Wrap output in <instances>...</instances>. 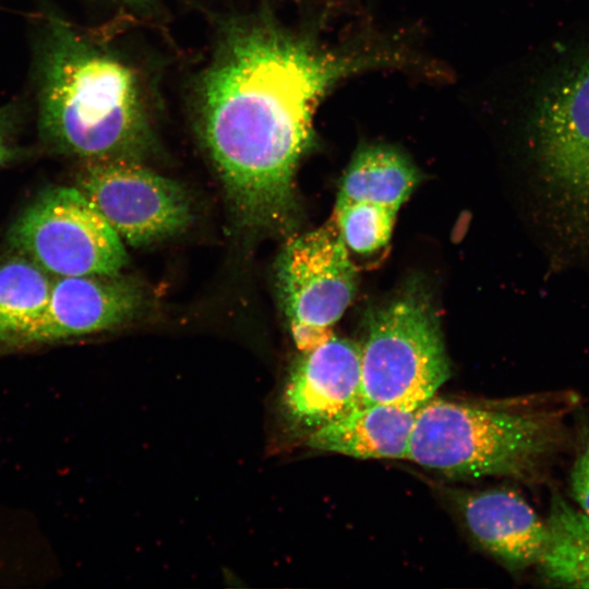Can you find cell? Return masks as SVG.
Instances as JSON below:
<instances>
[{
  "label": "cell",
  "instance_id": "obj_2",
  "mask_svg": "<svg viewBox=\"0 0 589 589\" xmlns=\"http://www.w3.org/2000/svg\"><path fill=\"white\" fill-rule=\"evenodd\" d=\"M38 123L56 151L85 161H140L151 143L133 71L50 14L40 61Z\"/></svg>",
  "mask_w": 589,
  "mask_h": 589
},
{
  "label": "cell",
  "instance_id": "obj_7",
  "mask_svg": "<svg viewBox=\"0 0 589 589\" xmlns=\"http://www.w3.org/2000/svg\"><path fill=\"white\" fill-rule=\"evenodd\" d=\"M276 278L298 349L308 351L330 339L357 288L349 249L335 224L290 240L278 257Z\"/></svg>",
  "mask_w": 589,
  "mask_h": 589
},
{
  "label": "cell",
  "instance_id": "obj_19",
  "mask_svg": "<svg viewBox=\"0 0 589 589\" xmlns=\"http://www.w3.org/2000/svg\"><path fill=\"white\" fill-rule=\"evenodd\" d=\"M123 1H129V2H140L142 0H123Z\"/></svg>",
  "mask_w": 589,
  "mask_h": 589
},
{
  "label": "cell",
  "instance_id": "obj_5",
  "mask_svg": "<svg viewBox=\"0 0 589 589\" xmlns=\"http://www.w3.org/2000/svg\"><path fill=\"white\" fill-rule=\"evenodd\" d=\"M360 347L361 405L420 408L450 376L438 320L419 294L374 311Z\"/></svg>",
  "mask_w": 589,
  "mask_h": 589
},
{
  "label": "cell",
  "instance_id": "obj_18",
  "mask_svg": "<svg viewBox=\"0 0 589 589\" xmlns=\"http://www.w3.org/2000/svg\"><path fill=\"white\" fill-rule=\"evenodd\" d=\"M14 111L10 107L0 109V128L12 127Z\"/></svg>",
  "mask_w": 589,
  "mask_h": 589
},
{
  "label": "cell",
  "instance_id": "obj_6",
  "mask_svg": "<svg viewBox=\"0 0 589 589\" xmlns=\"http://www.w3.org/2000/svg\"><path fill=\"white\" fill-rule=\"evenodd\" d=\"M10 240L57 276L118 275L128 263L121 238L74 188L40 194L15 221Z\"/></svg>",
  "mask_w": 589,
  "mask_h": 589
},
{
  "label": "cell",
  "instance_id": "obj_11",
  "mask_svg": "<svg viewBox=\"0 0 589 589\" xmlns=\"http://www.w3.org/2000/svg\"><path fill=\"white\" fill-rule=\"evenodd\" d=\"M145 301L142 286L120 274L58 276L26 342L52 341L116 327L139 314Z\"/></svg>",
  "mask_w": 589,
  "mask_h": 589
},
{
  "label": "cell",
  "instance_id": "obj_17",
  "mask_svg": "<svg viewBox=\"0 0 589 589\" xmlns=\"http://www.w3.org/2000/svg\"><path fill=\"white\" fill-rule=\"evenodd\" d=\"M11 127L0 128V166L11 160L16 155V151L11 147L4 140Z\"/></svg>",
  "mask_w": 589,
  "mask_h": 589
},
{
  "label": "cell",
  "instance_id": "obj_14",
  "mask_svg": "<svg viewBox=\"0 0 589 589\" xmlns=\"http://www.w3.org/2000/svg\"><path fill=\"white\" fill-rule=\"evenodd\" d=\"M546 542L537 564L550 582L589 588V517L560 495L552 500Z\"/></svg>",
  "mask_w": 589,
  "mask_h": 589
},
{
  "label": "cell",
  "instance_id": "obj_16",
  "mask_svg": "<svg viewBox=\"0 0 589 589\" xmlns=\"http://www.w3.org/2000/svg\"><path fill=\"white\" fill-rule=\"evenodd\" d=\"M569 479L577 508L589 517V434L577 453Z\"/></svg>",
  "mask_w": 589,
  "mask_h": 589
},
{
  "label": "cell",
  "instance_id": "obj_4",
  "mask_svg": "<svg viewBox=\"0 0 589 589\" xmlns=\"http://www.w3.org/2000/svg\"><path fill=\"white\" fill-rule=\"evenodd\" d=\"M533 143L550 225L568 252L589 254V47L540 97Z\"/></svg>",
  "mask_w": 589,
  "mask_h": 589
},
{
  "label": "cell",
  "instance_id": "obj_1",
  "mask_svg": "<svg viewBox=\"0 0 589 589\" xmlns=\"http://www.w3.org/2000/svg\"><path fill=\"white\" fill-rule=\"evenodd\" d=\"M373 62L322 51L268 24L228 37L203 80L201 133L244 229L292 228L293 175L317 104L339 79Z\"/></svg>",
  "mask_w": 589,
  "mask_h": 589
},
{
  "label": "cell",
  "instance_id": "obj_9",
  "mask_svg": "<svg viewBox=\"0 0 589 589\" xmlns=\"http://www.w3.org/2000/svg\"><path fill=\"white\" fill-rule=\"evenodd\" d=\"M418 181L416 167L394 149L360 151L342 178L334 208L333 223L347 248L371 254L385 247L397 213Z\"/></svg>",
  "mask_w": 589,
  "mask_h": 589
},
{
  "label": "cell",
  "instance_id": "obj_13",
  "mask_svg": "<svg viewBox=\"0 0 589 589\" xmlns=\"http://www.w3.org/2000/svg\"><path fill=\"white\" fill-rule=\"evenodd\" d=\"M418 409L387 402L361 405L309 434L306 444L361 459L407 458Z\"/></svg>",
  "mask_w": 589,
  "mask_h": 589
},
{
  "label": "cell",
  "instance_id": "obj_8",
  "mask_svg": "<svg viewBox=\"0 0 589 589\" xmlns=\"http://www.w3.org/2000/svg\"><path fill=\"white\" fill-rule=\"evenodd\" d=\"M79 187L121 240L135 247L173 237L192 220L187 191L139 161H86Z\"/></svg>",
  "mask_w": 589,
  "mask_h": 589
},
{
  "label": "cell",
  "instance_id": "obj_12",
  "mask_svg": "<svg viewBox=\"0 0 589 589\" xmlns=\"http://www.w3.org/2000/svg\"><path fill=\"white\" fill-rule=\"evenodd\" d=\"M453 497L474 540L510 569L537 565L546 525L515 491L455 492Z\"/></svg>",
  "mask_w": 589,
  "mask_h": 589
},
{
  "label": "cell",
  "instance_id": "obj_3",
  "mask_svg": "<svg viewBox=\"0 0 589 589\" xmlns=\"http://www.w3.org/2000/svg\"><path fill=\"white\" fill-rule=\"evenodd\" d=\"M572 392L493 409L431 398L417 411L407 459L453 477L530 479L563 446Z\"/></svg>",
  "mask_w": 589,
  "mask_h": 589
},
{
  "label": "cell",
  "instance_id": "obj_10",
  "mask_svg": "<svg viewBox=\"0 0 589 589\" xmlns=\"http://www.w3.org/2000/svg\"><path fill=\"white\" fill-rule=\"evenodd\" d=\"M361 347L333 336L303 351L283 394V412L306 435L361 406Z\"/></svg>",
  "mask_w": 589,
  "mask_h": 589
},
{
  "label": "cell",
  "instance_id": "obj_15",
  "mask_svg": "<svg viewBox=\"0 0 589 589\" xmlns=\"http://www.w3.org/2000/svg\"><path fill=\"white\" fill-rule=\"evenodd\" d=\"M29 259L0 262V342L22 344L47 306L51 280Z\"/></svg>",
  "mask_w": 589,
  "mask_h": 589
}]
</instances>
